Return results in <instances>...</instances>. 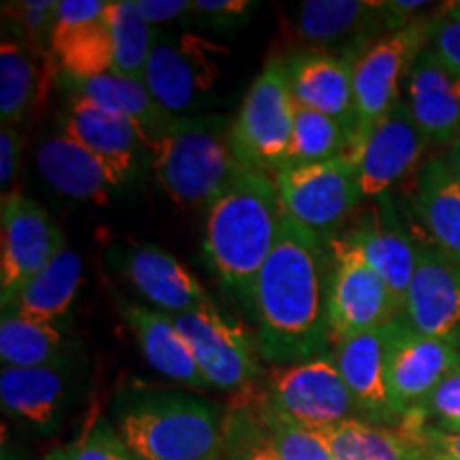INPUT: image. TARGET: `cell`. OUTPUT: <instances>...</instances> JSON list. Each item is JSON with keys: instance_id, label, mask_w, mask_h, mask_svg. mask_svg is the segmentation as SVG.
Returning <instances> with one entry per match:
<instances>
[{"instance_id": "obj_40", "label": "cell", "mask_w": 460, "mask_h": 460, "mask_svg": "<svg viewBox=\"0 0 460 460\" xmlns=\"http://www.w3.org/2000/svg\"><path fill=\"white\" fill-rule=\"evenodd\" d=\"M429 48L444 65L460 77V22L452 17H437Z\"/></svg>"}, {"instance_id": "obj_30", "label": "cell", "mask_w": 460, "mask_h": 460, "mask_svg": "<svg viewBox=\"0 0 460 460\" xmlns=\"http://www.w3.org/2000/svg\"><path fill=\"white\" fill-rule=\"evenodd\" d=\"M66 335L60 322L26 320L3 312L0 320V360L3 367L32 369L66 360Z\"/></svg>"}, {"instance_id": "obj_14", "label": "cell", "mask_w": 460, "mask_h": 460, "mask_svg": "<svg viewBox=\"0 0 460 460\" xmlns=\"http://www.w3.org/2000/svg\"><path fill=\"white\" fill-rule=\"evenodd\" d=\"M418 258L399 320L418 335L460 341V264L430 241L416 239Z\"/></svg>"}, {"instance_id": "obj_39", "label": "cell", "mask_w": 460, "mask_h": 460, "mask_svg": "<svg viewBox=\"0 0 460 460\" xmlns=\"http://www.w3.org/2000/svg\"><path fill=\"white\" fill-rule=\"evenodd\" d=\"M66 450L71 460H130V452L124 446L122 437L105 420H99L82 439L75 441Z\"/></svg>"}, {"instance_id": "obj_17", "label": "cell", "mask_w": 460, "mask_h": 460, "mask_svg": "<svg viewBox=\"0 0 460 460\" xmlns=\"http://www.w3.org/2000/svg\"><path fill=\"white\" fill-rule=\"evenodd\" d=\"M115 267L154 309L181 315L211 303L200 281L164 247L139 243L118 250Z\"/></svg>"}, {"instance_id": "obj_21", "label": "cell", "mask_w": 460, "mask_h": 460, "mask_svg": "<svg viewBox=\"0 0 460 460\" xmlns=\"http://www.w3.org/2000/svg\"><path fill=\"white\" fill-rule=\"evenodd\" d=\"M405 102L430 146L460 141V77L429 45L407 73Z\"/></svg>"}, {"instance_id": "obj_4", "label": "cell", "mask_w": 460, "mask_h": 460, "mask_svg": "<svg viewBox=\"0 0 460 460\" xmlns=\"http://www.w3.org/2000/svg\"><path fill=\"white\" fill-rule=\"evenodd\" d=\"M118 435L139 460H224V418L188 394H146L118 410Z\"/></svg>"}, {"instance_id": "obj_32", "label": "cell", "mask_w": 460, "mask_h": 460, "mask_svg": "<svg viewBox=\"0 0 460 460\" xmlns=\"http://www.w3.org/2000/svg\"><path fill=\"white\" fill-rule=\"evenodd\" d=\"M49 49L60 66V75L71 82H85L113 73V41L105 15L88 26L54 32Z\"/></svg>"}, {"instance_id": "obj_8", "label": "cell", "mask_w": 460, "mask_h": 460, "mask_svg": "<svg viewBox=\"0 0 460 460\" xmlns=\"http://www.w3.org/2000/svg\"><path fill=\"white\" fill-rule=\"evenodd\" d=\"M435 20L420 17L401 31L373 41L354 60L356 128L352 146L401 101V79L422 54L433 34Z\"/></svg>"}, {"instance_id": "obj_7", "label": "cell", "mask_w": 460, "mask_h": 460, "mask_svg": "<svg viewBox=\"0 0 460 460\" xmlns=\"http://www.w3.org/2000/svg\"><path fill=\"white\" fill-rule=\"evenodd\" d=\"M261 396L281 416L312 429H329L345 420H362L345 386L332 352L267 373Z\"/></svg>"}, {"instance_id": "obj_11", "label": "cell", "mask_w": 460, "mask_h": 460, "mask_svg": "<svg viewBox=\"0 0 460 460\" xmlns=\"http://www.w3.org/2000/svg\"><path fill=\"white\" fill-rule=\"evenodd\" d=\"M211 388L243 393L261 377L256 335L224 315L214 303L172 315Z\"/></svg>"}, {"instance_id": "obj_31", "label": "cell", "mask_w": 460, "mask_h": 460, "mask_svg": "<svg viewBox=\"0 0 460 460\" xmlns=\"http://www.w3.org/2000/svg\"><path fill=\"white\" fill-rule=\"evenodd\" d=\"M335 460H422V452L399 427L345 420L324 429Z\"/></svg>"}, {"instance_id": "obj_9", "label": "cell", "mask_w": 460, "mask_h": 460, "mask_svg": "<svg viewBox=\"0 0 460 460\" xmlns=\"http://www.w3.org/2000/svg\"><path fill=\"white\" fill-rule=\"evenodd\" d=\"M329 322L332 345L399 320V305L382 275L348 237L329 239Z\"/></svg>"}, {"instance_id": "obj_38", "label": "cell", "mask_w": 460, "mask_h": 460, "mask_svg": "<svg viewBox=\"0 0 460 460\" xmlns=\"http://www.w3.org/2000/svg\"><path fill=\"white\" fill-rule=\"evenodd\" d=\"M58 3L60 0H22L4 3V15H9L13 31L28 48L37 54H51V32H54Z\"/></svg>"}, {"instance_id": "obj_12", "label": "cell", "mask_w": 460, "mask_h": 460, "mask_svg": "<svg viewBox=\"0 0 460 460\" xmlns=\"http://www.w3.org/2000/svg\"><path fill=\"white\" fill-rule=\"evenodd\" d=\"M0 230V305L7 312L66 239L43 205L17 190L3 197Z\"/></svg>"}, {"instance_id": "obj_37", "label": "cell", "mask_w": 460, "mask_h": 460, "mask_svg": "<svg viewBox=\"0 0 460 460\" xmlns=\"http://www.w3.org/2000/svg\"><path fill=\"white\" fill-rule=\"evenodd\" d=\"M396 427L435 435L460 433V365L437 384L422 405L407 413Z\"/></svg>"}, {"instance_id": "obj_28", "label": "cell", "mask_w": 460, "mask_h": 460, "mask_svg": "<svg viewBox=\"0 0 460 460\" xmlns=\"http://www.w3.org/2000/svg\"><path fill=\"white\" fill-rule=\"evenodd\" d=\"M416 216L430 243L460 264V180L446 158H433L418 172Z\"/></svg>"}, {"instance_id": "obj_42", "label": "cell", "mask_w": 460, "mask_h": 460, "mask_svg": "<svg viewBox=\"0 0 460 460\" xmlns=\"http://www.w3.org/2000/svg\"><path fill=\"white\" fill-rule=\"evenodd\" d=\"M402 433L410 437L413 444L418 446V450L422 452V456H439V458H458L460 460V433L435 435V433H422V430H402Z\"/></svg>"}, {"instance_id": "obj_20", "label": "cell", "mask_w": 460, "mask_h": 460, "mask_svg": "<svg viewBox=\"0 0 460 460\" xmlns=\"http://www.w3.org/2000/svg\"><path fill=\"white\" fill-rule=\"evenodd\" d=\"M37 166L48 186L84 203H107L130 172L79 146L65 132L45 139L37 149Z\"/></svg>"}, {"instance_id": "obj_22", "label": "cell", "mask_w": 460, "mask_h": 460, "mask_svg": "<svg viewBox=\"0 0 460 460\" xmlns=\"http://www.w3.org/2000/svg\"><path fill=\"white\" fill-rule=\"evenodd\" d=\"M345 237L358 247L367 262L382 275L401 309L416 271L418 247L416 237L407 233L401 217L396 216L388 194L377 199V205H373L369 214L362 216Z\"/></svg>"}, {"instance_id": "obj_6", "label": "cell", "mask_w": 460, "mask_h": 460, "mask_svg": "<svg viewBox=\"0 0 460 460\" xmlns=\"http://www.w3.org/2000/svg\"><path fill=\"white\" fill-rule=\"evenodd\" d=\"M430 4L418 0H305L296 9L292 34L307 49L345 48L349 56L358 58L373 41L420 20L418 15Z\"/></svg>"}, {"instance_id": "obj_15", "label": "cell", "mask_w": 460, "mask_h": 460, "mask_svg": "<svg viewBox=\"0 0 460 460\" xmlns=\"http://www.w3.org/2000/svg\"><path fill=\"white\" fill-rule=\"evenodd\" d=\"M405 324L393 320L377 329L348 337L332 345L339 373L352 393L360 416L367 422L399 424L388 399V365L396 339L402 335Z\"/></svg>"}, {"instance_id": "obj_26", "label": "cell", "mask_w": 460, "mask_h": 460, "mask_svg": "<svg viewBox=\"0 0 460 460\" xmlns=\"http://www.w3.org/2000/svg\"><path fill=\"white\" fill-rule=\"evenodd\" d=\"M60 132L107 163L135 175L143 141L135 126L122 115L71 94Z\"/></svg>"}, {"instance_id": "obj_45", "label": "cell", "mask_w": 460, "mask_h": 460, "mask_svg": "<svg viewBox=\"0 0 460 460\" xmlns=\"http://www.w3.org/2000/svg\"><path fill=\"white\" fill-rule=\"evenodd\" d=\"M444 158H446L447 166H450V169L454 171V175H456L458 180H460V141L454 143V146L447 149Z\"/></svg>"}, {"instance_id": "obj_41", "label": "cell", "mask_w": 460, "mask_h": 460, "mask_svg": "<svg viewBox=\"0 0 460 460\" xmlns=\"http://www.w3.org/2000/svg\"><path fill=\"white\" fill-rule=\"evenodd\" d=\"M22 160V135L15 126H3L0 130V186H3V197L7 188L15 181L17 169Z\"/></svg>"}, {"instance_id": "obj_24", "label": "cell", "mask_w": 460, "mask_h": 460, "mask_svg": "<svg viewBox=\"0 0 460 460\" xmlns=\"http://www.w3.org/2000/svg\"><path fill=\"white\" fill-rule=\"evenodd\" d=\"M122 315L152 369L190 388H211L172 315L130 303L122 307Z\"/></svg>"}, {"instance_id": "obj_29", "label": "cell", "mask_w": 460, "mask_h": 460, "mask_svg": "<svg viewBox=\"0 0 460 460\" xmlns=\"http://www.w3.org/2000/svg\"><path fill=\"white\" fill-rule=\"evenodd\" d=\"M82 275V258L68 245L62 247L48 262V267L28 281L13 307L7 312L26 320L60 322L77 296Z\"/></svg>"}, {"instance_id": "obj_10", "label": "cell", "mask_w": 460, "mask_h": 460, "mask_svg": "<svg viewBox=\"0 0 460 460\" xmlns=\"http://www.w3.org/2000/svg\"><path fill=\"white\" fill-rule=\"evenodd\" d=\"M273 180L286 214L326 241L362 200L349 154L326 163L284 166Z\"/></svg>"}, {"instance_id": "obj_23", "label": "cell", "mask_w": 460, "mask_h": 460, "mask_svg": "<svg viewBox=\"0 0 460 460\" xmlns=\"http://www.w3.org/2000/svg\"><path fill=\"white\" fill-rule=\"evenodd\" d=\"M71 367L66 360L32 369L3 367L0 371V399L4 410L41 430L51 429L65 416L71 402Z\"/></svg>"}, {"instance_id": "obj_18", "label": "cell", "mask_w": 460, "mask_h": 460, "mask_svg": "<svg viewBox=\"0 0 460 460\" xmlns=\"http://www.w3.org/2000/svg\"><path fill=\"white\" fill-rule=\"evenodd\" d=\"M217 66L211 45L183 34L177 41H156L149 58L146 85L166 111L177 115L209 92Z\"/></svg>"}, {"instance_id": "obj_16", "label": "cell", "mask_w": 460, "mask_h": 460, "mask_svg": "<svg viewBox=\"0 0 460 460\" xmlns=\"http://www.w3.org/2000/svg\"><path fill=\"white\" fill-rule=\"evenodd\" d=\"M460 365V341L402 331L388 365V399L396 422L418 410L437 384Z\"/></svg>"}, {"instance_id": "obj_44", "label": "cell", "mask_w": 460, "mask_h": 460, "mask_svg": "<svg viewBox=\"0 0 460 460\" xmlns=\"http://www.w3.org/2000/svg\"><path fill=\"white\" fill-rule=\"evenodd\" d=\"M252 3L247 0H192V11L200 15L217 17V20H234L245 15Z\"/></svg>"}, {"instance_id": "obj_36", "label": "cell", "mask_w": 460, "mask_h": 460, "mask_svg": "<svg viewBox=\"0 0 460 460\" xmlns=\"http://www.w3.org/2000/svg\"><path fill=\"white\" fill-rule=\"evenodd\" d=\"M224 460H279L261 418L243 393L224 416Z\"/></svg>"}, {"instance_id": "obj_35", "label": "cell", "mask_w": 460, "mask_h": 460, "mask_svg": "<svg viewBox=\"0 0 460 460\" xmlns=\"http://www.w3.org/2000/svg\"><path fill=\"white\" fill-rule=\"evenodd\" d=\"M254 388L256 386L243 390V394L254 407L256 416L261 418L279 460H335L324 430L305 427V424L281 416Z\"/></svg>"}, {"instance_id": "obj_47", "label": "cell", "mask_w": 460, "mask_h": 460, "mask_svg": "<svg viewBox=\"0 0 460 460\" xmlns=\"http://www.w3.org/2000/svg\"><path fill=\"white\" fill-rule=\"evenodd\" d=\"M447 17H452V20H458L460 22V3H452L447 4Z\"/></svg>"}, {"instance_id": "obj_1", "label": "cell", "mask_w": 460, "mask_h": 460, "mask_svg": "<svg viewBox=\"0 0 460 460\" xmlns=\"http://www.w3.org/2000/svg\"><path fill=\"white\" fill-rule=\"evenodd\" d=\"M329 241L286 214L247 303L264 360L288 367L329 354Z\"/></svg>"}, {"instance_id": "obj_27", "label": "cell", "mask_w": 460, "mask_h": 460, "mask_svg": "<svg viewBox=\"0 0 460 460\" xmlns=\"http://www.w3.org/2000/svg\"><path fill=\"white\" fill-rule=\"evenodd\" d=\"M56 75H60V66L54 56L37 54L22 39H3V45H0V119H3V126L24 122Z\"/></svg>"}, {"instance_id": "obj_48", "label": "cell", "mask_w": 460, "mask_h": 460, "mask_svg": "<svg viewBox=\"0 0 460 460\" xmlns=\"http://www.w3.org/2000/svg\"><path fill=\"white\" fill-rule=\"evenodd\" d=\"M422 460H458V458H439V456H422Z\"/></svg>"}, {"instance_id": "obj_19", "label": "cell", "mask_w": 460, "mask_h": 460, "mask_svg": "<svg viewBox=\"0 0 460 460\" xmlns=\"http://www.w3.org/2000/svg\"><path fill=\"white\" fill-rule=\"evenodd\" d=\"M284 60L292 101L339 119L354 139V58L332 51L298 49Z\"/></svg>"}, {"instance_id": "obj_49", "label": "cell", "mask_w": 460, "mask_h": 460, "mask_svg": "<svg viewBox=\"0 0 460 460\" xmlns=\"http://www.w3.org/2000/svg\"><path fill=\"white\" fill-rule=\"evenodd\" d=\"M130 460H139V458H135V456H132V454H130Z\"/></svg>"}, {"instance_id": "obj_13", "label": "cell", "mask_w": 460, "mask_h": 460, "mask_svg": "<svg viewBox=\"0 0 460 460\" xmlns=\"http://www.w3.org/2000/svg\"><path fill=\"white\" fill-rule=\"evenodd\" d=\"M429 146L405 99H401L393 111L348 152L356 163L362 199L386 197L394 183L416 169Z\"/></svg>"}, {"instance_id": "obj_43", "label": "cell", "mask_w": 460, "mask_h": 460, "mask_svg": "<svg viewBox=\"0 0 460 460\" xmlns=\"http://www.w3.org/2000/svg\"><path fill=\"white\" fill-rule=\"evenodd\" d=\"M135 7L147 24L163 26L192 11V3L188 0H135Z\"/></svg>"}, {"instance_id": "obj_5", "label": "cell", "mask_w": 460, "mask_h": 460, "mask_svg": "<svg viewBox=\"0 0 460 460\" xmlns=\"http://www.w3.org/2000/svg\"><path fill=\"white\" fill-rule=\"evenodd\" d=\"M295 126V101L284 58H273L247 88L233 118V152L245 169L275 177L286 164Z\"/></svg>"}, {"instance_id": "obj_2", "label": "cell", "mask_w": 460, "mask_h": 460, "mask_svg": "<svg viewBox=\"0 0 460 460\" xmlns=\"http://www.w3.org/2000/svg\"><path fill=\"white\" fill-rule=\"evenodd\" d=\"M286 211L271 175L241 166L207 207L203 252L217 279L250 303Z\"/></svg>"}, {"instance_id": "obj_25", "label": "cell", "mask_w": 460, "mask_h": 460, "mask_svg": "<svg viewBox=\"0 0 460 460\" xmlns=\"http://www.w3.org/2000/svg\"><path fill=\"white\" fill-rule=\"evenodd\" d=\"M65 82L71 94L82 96V99L128 119L149 152L158 146L166 128L177 118L158 105L146 84L135 82L124 75L107 73L101 77L85 79V82H71V79H65Z\"/></svg>"}, {"instance_id": "obj_34", "label": "cell", "mask_w": 460, "mask_h": 460, "mask_svg": "<svg viewBox=\"0 0 460 460\" xmlns=\"http://www.w3.org/2000/svg\"><path fill=\"white\" fill-rule=\"evenodd\" d=\"M349 146H352V132L339 119L295 102V126H292V139L284 166L326 163L348 154Z\"/></svg>"}, {"instance_id": "obj_33", "label": "cell", "mask_w": 460, "mask_h": 460, "mask_svg": "<svg viewBox=\"0 0 460 460\" xmlns=\"http://www.w3.org/2000/svg\"><path fill=\"white\" fill-rule=\"evenodd\" d=\"M105 22L113 41V73L146 84L149 58L156 48V31L139 15L135 0H107Z\"/></svg>"}, {"instance_id": "obj_3", "label": "cell", "mask_w": 460, "mask_h": 460, "mask_svg": "<svg viewBox=\"0 0 460 460\" xmlns=\"http://www.w3.org/2000/svg\"><path fill=\"white\" fill-rule=\"evenodd\" d=\"M233 118L177 115L152 149L154 175L183 209L209 207L241 169L233 152Z\"/></svg>"}, {"instance_id": "obj_46", "label": "cell", "mask_w": 460, "mask_h": 460, "mask_svg": "<svg viewBox=\"0 0 460 460\" xmlns=\"http://www.w3.org/2000/svg\"><path fill=\"white\" fill-rule=\"evenodd\" d=\"M43 460H71V456H68L66 447H58V450H51Z\"/></svg>"}]
</instances>
